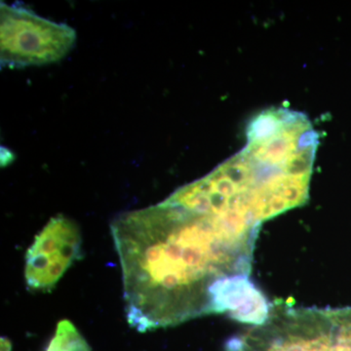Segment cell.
Wrapping results in <instances>:
<instances>
[{
	"label": "cell",
	"mask_w": 351,
	"mask_h": 351,
	"mask_svg": "<svg viewBox=\"0 0 351 351\" xmlns=\"http://www.w3.org/2000/svg\"><path fill=\"white\" fill-rule=\"evenodd\" d=\"M261 228L164 200L112 223L129 325L138 332L214 313L243 322L263 294L250 280Z\"/></svg>",
	"instance_id": "6da1fadb"
},
{
	"label": "cell",
	"mask_w": 351,
	"mask_h": 351,
	"mask_svg": "<svg viewBox=\"0 0 351 351\" xmlns=\"http://www.w3.org/2000/svg\"><path fill=\"white\" fill-rule=\"evenodd\" d=\"M230 351H351V308L272 304L262 324L228 343Z\"/></svg>",
	"instance_id": "7a4b0ae2"
},
{
	"label": "cell",
	"mask_w": 351,
	"mask_h": 351,
	"mask_svg": "<svg viewBox=\"0 0 351 351\" xmlns=\"http://www.w3.org/2000/svg\"><path fill=\"white\" fill-rule=\"evenodd\" d=\"M73 27L40 17L20 4L0 5L2 68L43 66L63 59L75 46Z\"/></svg>",
	"instance_id": "3957f363"
},
{
	"label": "cell",
	"mask_w": 351,
	"mask_h": 351,
	"mask_svg": "<svg viewBox=\"0 0 351 351\" xmlns=\"http://www.w3.org/2000/svg\"><path fill=\"white\" fill-rule=\"evenodd\" d=\"M82 237L73 219L58 215L38 233L25 256L29 290L50 292L73 263L82 257Z\"/></svg>",
	"instance_id": "277c9868"
},
{
	"label": "cell",
	"mask_w": 351,
	"mask_h": 351,
	"mask_svg": "<svg viewBox=\"0 0 351 351\" xmlns=\"http://www.w3.org/2000/svg\"><path fill=\"white\" fill-rule=\"evenodd\" d=\"M45 351H91L86 339L69 320L58 323L56 332Z\"/></svg>",
	"instance_id": "5b68a950"
},
{
	"label": "cell",
	"mask_w": 351,
	"mask_h": 351,
	"mask_svg": "<svg viewBox=\"0 0 351 351\" xmlns=\"http://www.w3.org/2000/svg\"><path fill=\"white\" fill-rule=\"evenodd\" d=\"M12 350V343L8 339H1V351H11Z\"/></svg>",
	"instance_id": "8992f818"
}]
</instances>
